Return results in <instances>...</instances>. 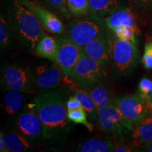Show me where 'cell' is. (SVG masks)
<instances>
[{"label": "cell", "instance_id": "24", "mask_svg": "<svg viewBox=\"0 0 152 152\" xmlns=\"http://www.w3.org/2000/svg\"><path fill=\"white\" fill-rule=\"evenodd\" d=\"M44 7L52 11L60 18L71 19L72 16L67 7V0H41Z\"/></svg>", "mask_w": 152, "mask_h": 152}, {"label": "cell", "instance_id": "14", "mask_svg": "<svg viewBox=\"0 0 152 152\" xmlns=\"http://www.w3.org/2000/svg\"><path fill=\"white\" fill-rule=\"evenodd\" d=\"M108 29L113 31L114 29L121 26H128L132 28L137 35L140 33L135 15L132 9L128 7L120 5L109 16L104 18Z\"/></svg>", "mask_w": 152, "mask_h": 152}, {"label": "cell", "instance_id": "21", "mask_svg": "<svg viewBox=\"0 0 152 152\" xmlns=\"http://www.w3.org/2000/svg\"><path fill=\"white\" fill-rule=\"evenodd\" d=\"M115 142L109 139H90L79 146L80 152H111L113 151Z\"/></svg>", "mask_w": 152, "mask_h": 152}, {"label": "cell", "instance_id": "35", "mask_svg": "<svg viewBox=\"0 0 152 152\" xmlns=\"http://www.w3.org/2000/svg\"><path fill=\"white\" fill-rule=\"evenodd\" d=\"M140 148H142V149L145 151L152 152V142H149V143L144 144V145L142 146V147Z\"/></svg>", "mask_w": 152, "mask_h": 152}, {"label": "cell", "instance_id": "5", "mask_svg": "<svg viewBox=\"0 0 152 152\" xmlns=\"http://www.w3.org/2000/svg\"><path fill=\"white\" fill-rule=\"evenodd\" d=\"M98 124L103 134L122 140L133 130L115 104L99 108Z\"/></svg>", "mask_w": 152, "mask_h": 152}, {"label": "cell", "instance_id": "30", "mask_svg": "<svg viewBox=\"0 0 152 152\" xmlns=\"http://www.w3.org/2000/svg\"><path fill=\"white\" fill-rule=\"evenodd\" d=\"M135 148L132 144H128L123 142H115V147H114V152H131L134 151Z\"/></svg>", "mask_w": 152, "mask_h": 152}, {"label": "cell", "instance_id": "6", "mask_svg": "<svg viewBox=\"0 0 152 152\" xmlns=\"http://www.w3.org/2000/svg\"><path fill=\"white\" fill-rule=\"evenodd\" d=\"M106 66L82 53L74 68L71 78L85 90L100 83L106 75Z\"/></svg>", "mask_w": 152, "mask_h": 152}, {"label": "cell", "instance_id": "19", "mask_svg": "<svg viewBox=\"0 0 152 152\" xmlns=\"http://www.w3.org/2000/svg\"><path fill=\"white\" fill-rule=\"evenodd\" d=\"M4 140L8 152L31 151L30 142L17 131L9 130L4 132Z\"/></svg>", "mask_w": 152, "mask_h": 152}, {"label": "cell", "instance_id": "22", "mask_svg": "<svg viewBox=\"0 0 152 152\" xmlns=\"http://www.w3.org/2000/svg\"><path fill=\"white\" fill-rule=\"evenodd\" d=\"M16 37L10 24L2 13L0 18V48L1 53L9 52L14 46Z\"/></svg>", "mask_w": 152, "mask_h": 152}, {"label": "cell", "instance_id": "12", "mask_svg": "<svg viewBox=\"0 0 152 152\" xmlns=\"http://www.w3.org/2000/svg\"><path fill=\"white\" fill-rule=\"evenodd\" d=\"M20 1L33 13L46 31L53 35H61L65 32V26L60 17L42 4L33 0Z\"/></svg>", "mask_w": 152, "mask_h": 152}, {"label": "cell", "instance_id": "16", "mask_svg": "<svg viewBox=\"0 0 152 152\" xmlns=\"http://www.w3.org/2000/svg\"><path fill=\"white\" fill-rule=\"evenodd\" d=\"M73 95L78 99L86 112L87 118L91 123H98L99 121V108L96 105L92 96L89 92L84 89L81 88L76 83L69 87Z\"/></svg>", "mask_w": 152, "mask_h": 152}, {"label": "cell", "instance_id": "36", "mask_svg": "<svg viewBox=\"0 0 152 152\" xmlns=\"http://www.w3.org/2000/svg\"><path fill=\"white\" fill-rule=\"evenodd\" d=\"M149 9L150 13H151V16H152V1L151 2V4H150V5H149V9Z\"/></svg>", "mask_w": 152, "mask_h": 152}, {"label": "cell", "instance_id": "9", "mask_svg": "<svg viewBox=\"0 0 152 152\" xmlns=\"http://www.w3.org/2000/svg\"><path fill=\"white\" fill-rule=\"evenodd\" d=\"M114 37V35L106 30L85 45L82 48L83 52L107 67L111 64L113 56Z\"/></svg>", "mask_w": 152, "mask_h": 152}, {"label": "cell", "instance_id": "10", "mask_svg": "<svg viewBox=\"0 0 152 152\" xmlns=\"http://www.w3.org/2000/svg\"><path fill=\"white\" fill-rule=\"evenodd\" d=\"M57 42L58 50L55 63L59 66L64 76L71 77L83 50L67 37L58 38Z\"/></svg>", "mask_w": 152, "mask_h": 152}, {"label": "cell", "instance_id": "1", "mask_svg": "<svg viewBox=\"0 0 152 152\" xmlns=\"http://www.w3.org/2000/svg\"><path fill=\"white\" fill-rule=\"evenodd\" d=\"M44 128V140L55 141L69 130L68 110L64 96L51 91L37 95L33 99Z\"/></svg>", "mask_w": 152, "mask_h": 152}, {"label": "cell", "instance_id": "33", "mask_svg": "<svg viewBox=\"0 0 152 152\" xmlns=\"http://www.w3.org/2000/svg\"><path fill=\"white\" fill-rule=\"evenodd\" d=\"M0 151L1 152H8V150L6 147L4 140V132L1 131L0 134Z\"/></svg>", "mask_w": 152, "mask_h": 152}, {"label": "cell", "instance_id": "18", "mask_svg": "<svg viewBox=\"0 0 152 152\" xmlns=\"http://www.w3.org/2000/svg\"><path fill=\"white\" fill-rule=\"evenodd\" d=\"M58 42L55 38L45 34L39 39L34 50V54L41 58L56 62Z\"/></svg>", "mask_w": 152, "mask_h": 152}, {"label": "cell", "instance_id": "28", "mask_svg": "<svg viewBox=\"0 0 152 152\" xmlns=\"http://www.w3.org/2000/svg\"><path fill=\"white\" fill-rule=\"evenodd\" d=\"M152 92V80L147 77H143L139 82L138 96L144 101L149 98Z\"/></svg>", "mask_w": 152, "mask_h": 152}, {"label": "cell", "instance_id": "13", "mask_svg": "<svg viewBox=\"0 0 152 152\" xmlns=\"http://www.w3.org/2000/svg\"><path fill=\"white\" fill-rule=\"evenodd\" d=\"M33 73L35 86L42 90H50L56 88L62 83L64 76L56 64L38 66Z\"/></svg>", "mask_w": 152, "mask_h": 152}, {"label": "cell", "instance_id": "25", "mask_svg": "<svg viewBox=\"0 0 152 152\" xmlns=\"http://www.w3.org/2000/svg\"><path fill=\"white\" fill-rule=\"evenodd\" d=\"M67 7L74 18H81L91 14L89 0H67Z\"/></svg>", "mask_w": 152, "mask_h": 152}, {"label": "cell", "instance_id": "34", "mask_svg": "<svg viewBox=\"0 0 152 152\" xmlns=\"http://www.w3.org/2000/svg\"><path fill=\"white\" fill-rule=\"evenodd\" d=\"M145 102H146V103H147L148 109H149V112L152 113V92H151V94L149 95V98H148L145 101Z\"/></svg>", "mask_w": 152, "mask_h": 152}, {"label": "cell", "instance_id": "20", "mask_svg": "<svg viewBox=\"0 0 152 152\" xmlns=\"http://www.w3.org/2000/svg\"><path fill=\"white\" fill-rule=\"evenodd\" d=\"M87 91L92 96L98 108L106 107L115 104V96L113 92L109 87L102 84L101 82Z\"/></svg>", "mask_w": 152, "mask_h": 152}, {"label": "cell", "instance_id": "7", "mask_svg": "<svg viewBox=\"0 0 152 152\" xmlns=\"http://www.w3.org/2000/svg\"><path fill=\"white\" fill-rule=\"evenodd\" d=\"M15 128L31 142L44 140V128L35 103L23 106L15 121Z\"/></svg>", "mask_w": 152, "mask_h": 152}, {"label": "cell", "instance_id": "3", "mask_svg": "<svg viewBox=\"0 0 152 152\" xmlns=\"http://www.w3.org/2000/svg\"><path fill=\"white\" fill-rule=\"evenodd\" d=\"M105 20L97 15H90L77 18L67 25L66 37L83 48L101 34L106 31Z\"/></svg>", "mask_w": 152, "mask_h": 152}, {"label": "cell", "instance_id": "4", "mask_svg": "<svg viewBox=\"0 0 152 152\" xmlns=\"http://www.w3.org/2000/svg\"><path fill=\"white\" fill-rule=\"evenodd\" d=\"M138 58L137 44L114 37L113 56L110 66L115 78L121 79L130 75L136 67Z\"/></svg>", "mask_w": 152, "mask_h": 152}, {"label": "cell", "instance_id": "27", "mask_svg": "<svg viewBox=\"0 0 152 152\" xmlns=\"http://www.w3.org/2000/svg\"><path fill=\"white\" fill-rule=\"evenodd\" d=\"M115 38L123 41L130 42L137 44V33L132 28L128 26H121L114 29L113 31Z\"/></svg>", "mask_w": 152, "mask_h": 152}, {"label": "cell", "instance_id": "15", "mask_svg": "<svg viewBox=\"0 0 152 152\" xmlns=\"http://www.w3.org/2000/svg\"><path fill=\"white\" fill-rule=\"evenodd\" d=\"M152 142V113H148L134 125L132 132V144L134 148L141 147Z\"/></svg>", "mask_w": 152, "mask_h": 152}, {"label": "cell", "instance_id": "11", "mask_svg": "<svg viewBox=\"0 0 152 152\" xmlns=\"http://www.w3.org/2000/svg\"><path fill=\"white\" fill-rule=\"evenodd\" d=\"M114 104L132 128L144 115L150 113L146 102L138 95L128 94L115 96Z\"/></svg>", "mask_w": 152, "mask_h": 152}, {"label": "cell", "instance_id": "31", "mask_svg": "<svg viewBox=\"0 0 152 152\" xmlns=\"http://www.w3.org/2000/svg\"><path fill=\"white\" fill-rule=\"evenodd\" d=\"M66 107H67L68 111H71L74 109H83V106L80 103V102L75 97L74 95L71 96L68 99V101H66Z\"/></svg>", "mask_w": 152, "mask_h": 152}, {"label": "cell", "instance_id": "17", "mask_svg": "<svg viewBox=\"0 0 152 152\" xmlns=\"http://www.w3.org/2000/svg\"><path fill=\"white\" fill-rule=\"evenodd\" d=\"M25 92L18 90H7L2 104L4 113L9 118H16L23 108Z\"/></svg>", "mask_w": 152, "mask_h": 152}, {"label": "cell", "instance_id": "8", "mask_svg": "<svg viewBox=\"0 0 152 152\" xmlns=\"http://www.w3.org/2000/svg\"><path fill=\"white\" fill-rule=\"evenodd\" d=\"M1 85L7 90H18L30 93L35 86L33 71L24 66L10 65L2 69Z\"/></svg>", "mask_w": 152, "mask_h": 152}, {"label": "cell", "instance_id": "29", "mask_svg": "<svg viewBox=\"0 0 152 152\" xmlns=\"http://www.w3.org/2000/svg\"><path fill=\"white\" fill-rule=\"evenodd\" d=\"M142 62L145 69H152V41L149 42L145 45Z\"/></svg>", "mask_w": 152, "mask_h": 152}, {"label": "cell", "instance_id": "32", "mask_svg": "<svg viewBox=\"0 0 152 152\" xmlns=\"http://www.w3.org/2000/svg\"><path fill=\"white\" fill-rule=\"evenodd\" d=\"M151 1L152 0H132L134 8L140 12H143L149 9Z\"/></svg>", "mask_w": 152, "mask_h": 152}, {"label": "cell", "instance_id": "23", "mask_svg": "<svg viewBox=\"0 0 152 152\" xmlns=\"http://www.w3.org/2000/svg\"><path fill=\"white\" fill-rule=\"evenodd\" d=\"M121 0H89L91 14L105 18L116 9Z\"/></svg>", "mask_w": 152, "mask_h": 152}, {"label": "cell", "instance_id": "2", "mask_svg": "<svg viewBox=\"0 0 152 152\" xmlns=\"http://www.w3.org/2000/svg\"><path fill=\"white\" fill-rule=\"evenodd\" d=\"M7 20L18 42L34 52L38 40L46 34L34 14L20 0H11L7 9Z\"/></svg>", "mask_w": 152, "mask_h": 152}, {"label": "cell", "instance_id": "26", "mask_svg": "<svg viewBox=\"0 0 152 152\" xmlns=\"http://www.w3.org/2000/svg\"><path fill=\"white\" fill-rule=\"evenodd\" d=\"M68 120L72 123L75 124H82L85 125L90 132L94 130V126L90 121H89L86 112L84 109H74L71 111H68Z\"/></svg>", "mask_w": 152, "mask_h": 152}]
</instances>
